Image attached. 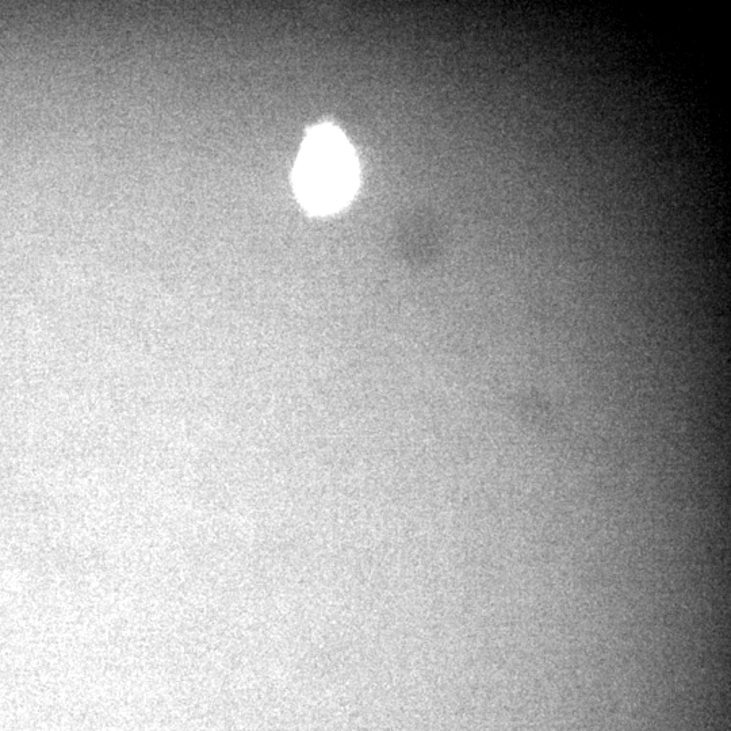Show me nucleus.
I'll return each instance as SVG.
<instances>
[{"instance_id":"obj_1","label":"nucleus","mask_w":731,"mask_h":731,"mask_svg":"<svg viewBox=\"0 0 731 731\" xmlns=\"http://www.w3.org/2000/svg\"><path fill=\"white\" fill-rule=\"evenodd\" d=\"M357 182V160L346 139L328 126L313 130L294 172L302 204L313 212H334L346 205Z\"/></svg>"}]
</instances>
